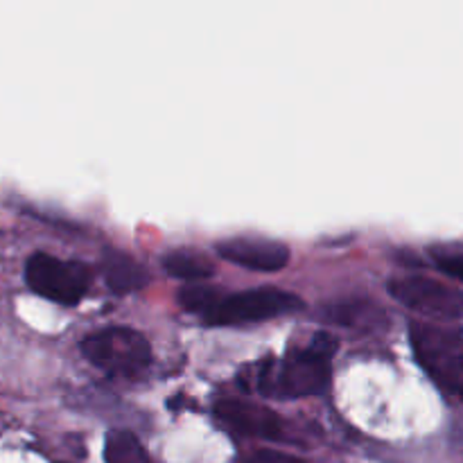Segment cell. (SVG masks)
I'll return each instance as SVG.
<instances>
[{"label":"cell","mask_w":463,"mask_h":463,"mask_svg":"<svg viewBox=\"0 0 463 463\" xmlns=\"http://www.w3.org/2000/svg\"><path fill=\"white\" fill-rule=\"evenodd\" d=\"M104 461L107 463H149L147 455L136 441L134 434L113 430L104 443Z\"/></svg>","instance_id":"obj_11"},{"label":"cell","mask_w":463,"mask_h":463,"mask_svg":"<svg viewBox=\"0 0 463 463\" xmlns=\"http://www.w3.org/2000/svg\"><path fill=\"white\" fill-rule=\"evenodd\" d=\"M251 463H303V461L297 459V457L280 455V452H274V450H260L256 452V457H253Z\"/></svg>","instance_id":"obj_14"},{"label":"cell","mask_w":463,"mask_h":463,"mask_svg":"<svg viewBox=\"0 0 463 463\" xmlns=\"http://www.w3.org/2000/svg\"><path fill=\"white\" fill-rule=\"evenodd\" d=\"M430 258L434 260V265L448 274L450 279L463 283V242H452V244H434L428 249Z\"/></svg>","instance_id":"obj_13"},{"label":"cell","mask_w":463,"mask_h":463,"mask_svg":"<svg viewBox=\"0 0 463 463\" xmlns=\"http://www.w3.org/2000/svg\"><path fill=\"white\" fill-rule=\"evenodd\" d=\"M104 279L116 294L138 292L149 283V274L145 271V267L138 265L134 258L118 251H109L104 256Z\"/></svg>","instance_id":"obj_9"},{"label":"cell","mask_w":463,"mask_h":463,"mask_svg":"<svg viewBox=\"0 0 463 463\" xmlns=\"http://www.w3.org/2000/svg\"><path fill=\"white\" fill-rule=\"evenodd\" d=\"M220 298H222L220 289L211 288V285H202V283H190L188 288H184L179 292L181 307L199 317L206 315V312L211 310Z\"/></svg>","instance_id":"obj_12"},{"label":"cell","mask_w":463,"mask_h":463,"mask_svg":"<svg viewBox=\"0 0 463 463\" xmlns=\"http://www.w3.org/2000/svg\"><path fill=\"white\" fill-rule=\"evenodd\" d=\"M161 262L167 274L179 280H188V283H202V280L211 279L215 274V267H213L211 258L199 251V249H170L161 258Z\"/></svg>","instance_id":"obj_10"},{"label":"cell","mask_w":463,"mask_h":463,"mask_svg":"<svg viewBox=\"0 0 463 463\" xmlns=\"http://www.w3.org/2000/svg\"><path fill=\"white\" fill-rule=\"evenodd\" d=\"M25 283L32 292L48 301L75 306L89 292L90 271L81 262L34 253L25 262Z\"/></svg>","instance_id":"obj_5"},{"label":"cell","mask_w":463,"mask_h":463,"mask_svg":"<svg viewBox=\"0 0 463 463\" xmlns=\"http://www.w3.org/2000/svg\"><path fill=\"white\" fill-rule=\"evenodd\" d=\"M215 251L224 260L244 267L251 271H280L289 262V247L269 238H253V235H238V238L220 240Z\"/></svg>","instance_id":"obj_7"},{"label":"cell","mask_w":463,"mask_h":463,"mask_svg":"<svg viewBox=\"0 0 463 463\" xmlns=\"http://www.w3.org/2000/svg\"><path fill=\"white\" fill-rule=\"evenodd\" d=\"M215 414L226 428L233 432L247 434V437L267 439V441H276L283 439L285 425L279 416L271 410L253 402L242 401H220L215 405Z\"/></svg>","instance_id":"obj_8"},{"label":"cell","mask_w":463,"mask_h":463,"mask_svg":"<svg viewBox=\"0 0 463 463\" xmlns=\"http://www.w3.org/2000/svg\"><path fill=\"white\" fill-rule=\"evenodd\" d=\"M389 294L410 310L432 319H461L463 289L450 288L428 276H405L389 280Z\"/></svg>","instance_id":"obj_6"},{"label":"cell","mask_w":463,"mask_h":463,"mask_svg":"<svg viewBox=\"0 0 463 463\" xmlns=\"http://www.w3.org/2000/svg\"><path fill=\"white\" fill-rule=\"evenodd\" d=\"M410 342L420 369L441 392L463 398V333L446 324L414 321Z\"/></svg>","instance_id":"obj_2"},{"label":"cell","mask_w":463,"mask_h":463,"mask_svg":"<svg viewBox=\"0 0 463 463\" xmlns=\"http://www.w3.org/2000/svg\"><path fill=\"white\" fill-rule=\"evenodd\" d=\"M303 307V301L294 294L276 288L247 289L238 294H222L220 301L202 317L208 326H242L256 321L276 319Z\"/></svg>","instance_id":"obj_4"},{"label":"cell","mask_w":463,"mask_h":463,"mask_svg":"<svg viewBox=\"0 0 463 463\" xmlns=\"http://www.w3.org/2000/svg\"><path fill=\"white\" fill-rule=\"evenodd\" d=\"M81 353L93 366L113 378H136L152 364V346L138 330L113 328L86 335Z\"/></svg>","instance_id":"obj_3"},{"label":"cell","mask_w":463,"mask_h":463,"mask_svg":"<svg viewBox=\"0 0 463 463\" xmlns=\"http://www.w3.org/2000/svg\"><path fill=\"white\" fill-rule=\"evenodd\" d=\"M337 344L330 335L317 333L307 346H297L279 360H265L256 373V389L267 398L297 401L324 392L330 383Z\"/></svg>","instance_id":"obj_1"}]
</instances>
